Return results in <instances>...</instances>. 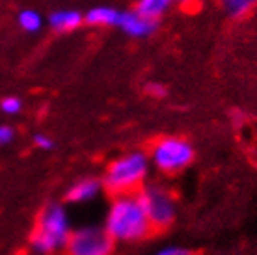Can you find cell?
<instances>
[{"label":"cell","mask_w":257,"mask_h":255,"mask_svg":"<svg viewBox=\"0 0 257 255\" xmlns=\"http://www.w3.org/2000/svg\"><path fill=\"white\" fill-rule=\"evenodd\" d=\"M148 91L153 97H164V95H166V88H164V86H161V84H149Z\"/></svg>","instance_id":"obj_18"},{"label":"cell","mask_w":257,"mask_h":255,"mask_svg":"<svg viewBox=\"0 0 257 255\" xmlns=\"http://www.w3.org/2000/svg\"><path fill=\"white\" fill-rule=\"evenodd\" d=\"M104 229L114 238V242L116 240L133 242V240H140L149 235V231L153 227L149 223L138 194L116 196L106 214Z\"/></svg>","instance_id":"obj_1"},{"label":"cell","mask_w":257,"mask_h":255,"mask_svg":"<svg viewBox=\"0 0 257 255\" xmlns=\"http://www.w3.org/2000/svg\"><path fill=\"white\" fill-rule=\"evenodd\" d=\"M121 12L110 6H97L84 15V23L91 26H117Z\"/></svg>","instance_id":"obj_10"},{"label":"cell","mask_w":257,"mask_h":255,"mask_svg":"<svg viewBox=\"0 0 257 255\" xmlns=\"http://www.w3.org/2000/svg\"><path fill=\"white\" fill-rule=\"evenodd\" d=\"M149 160L144 153L123 155L110 162L104 173L103 185L114 196L119 194H136L148 177Z\"/></svg>","instance_id":"obj_2"},{"label":"cell","mask_w":257,"mask_h":255,"mask_svg":"<svg viewBox=\"0 0 257 255\" xmlns=\"http://www.w3.org/2000/svg\"><path fill=\"white\" fill-rule=\"evenodd\" d=\"M224 10L233 17H244L255 6V0H220Z\"/></svg>","instance_id":"obj_13"},{"label":"cell","mask_w":257,"mask_h":255,"mask_svg":"<svg viewBox=\"0 0 257 255\" xmlns=\"http://www.w3.org/2000/svg\"><path fill=\"white\" fill-rule=\"evenodd\" d=\"M103 183L97 179H80L67 190V199L73 203H88L99 196Z\"/></svg>","instance_id":"obj_8"},{"label":"cell","mask_w":257,"mask_h":255,"mask_svg":"<svg viewBox=\"0 0 257 255\" xmlns=\"http://www.w3.org/2000/svg\"><path fill=\"white\" fill-rule=\"evenodd\" d=\"M117 26L131 38H148L157 30V21L140 12H121Z\"/></svg>","instance_id":"obj_7"},{"label":"cell","mask_w":257,"mask_h":255,"mask_svg":"<svg viewBox=\"0 0 257 255\" xmlns=\"http://www.w3.org/2000/svg\"><path fill=\"white\" fill-rule=\"evenodd\" d=\"M71 235L69 216L62 205H49L41 212L32 235V248L36 253L49 255L65 248Z\"/></svg>","instance_id":"obj_3"},{"label":"cell","mask_w":257,"mask_h":255,"mask_svg":"<svg viewBox=\"0 0 257 255\" xmlns=\"http://www.w3.org/2000/svg\"><path fill=\"white\" fill-rule=\"evenodd\" d=\"M114 238L104 227H80L71 231L65 249L67 255H110Z\"/></svg>","instance_id":"obj_6"},{"label":"cell","mask_w":257,"mask_h":255,"mask_svg":"<svg viewBox=\"0 0 257 255\" xmlns=\"http://www.w3.org/2000/svg\"><path fill=\"white\" fill-rule=\"evenodd\" d=\"M174 4V0H138L136 4V12L144 13L146 17L159 21L164 13L170 10V6Z\"/></svg>","instance_id":"obj_11"},{"label":"cell","mask_w":257,"mask_h":255,"mask_svg":"<svg viewBox=\"0 0 257 255\" xmlns=\"http://www.w3.org/2000/svg\"><path fill=\"white\" fill-rule=\"evenodd\" d=\"M185 253H187V249L177 248V246H166V248L159 249L155 255H185Z\"/></svg>","instance_id":"obj_17"},{"label":"cell","mask_w":257,"mask_h":255,"mask_svg":"<svg viewBox=\"0 0 257 255\" xmlns=\"http://www.w3.org/2000/svg\"><path fill=\"white\" fill-rule=\"evenodd\" d=\"M175 4H179V6H190V4H194L196 0H174Z\"/></svg>","instance_id":"obj_19"},{"label":"cell","mask_w":257,"mask_h":255,"mask_svg":"<svg viewBox=\"0 0 257 255\" xmlns=\"http://www.w3.org/2000/svg\"><path fill=\"white\" fill-rule=\"evenodd\" d=\"M34 146L47 151V149H52L54 142H52V138L51 136H47V134H36V136H34Z\"/></svg>","instance_id":"obj_15"},{"label":"cell","mask_w":257,"mask_h":255,"mask_svg":"<svg viewBox=\"0 0 257 255\" xmlns=\"http://www.w3.org/2000/svg\"><path fill=\"white\" fill-rule=\"evenodd\" d=\"M153 229H166L175 218L174 198L159 186H144L136 192Z\"/></svg>","instance_id":"obj_5"},{"label":"cell","mask_w":257,"mask_h":255,"mask_svg":"<svg viewBox=\"0 0 257 255\" xmlns=\"http://www.w3.org/2000/svg\"><path fill=\"white\" fill-rule=\"evenodd\" d=\"M255 2H257V0H255Z\"/></svg>","instance_id":"obj_21"},{"label":"cell","mask_w":257,"mask_h":255,"mask_svg":"<svg viewBox=\"0 0 257 255\" xmlns=\"http://www.w3.org/2000/svg\"><path fill=\"white\" fill-rule=\"evenodd\" d=\"M0 110L8 115H15L23 110V102H21L19 97H4L0 101Z\"/></svg>","instance_id":"obj_14"},{"label":"cell","mask_w":257,"mask_h":255,"mask_svg":"<svg viewBox=\"0 0 257 255\" xmlns=\"http://www.w3.org/2000/svg\"><path fill=\"white\" fill-rule=\"evenodd\" d=\"M15 138V131L10 125H0V147L8 146Z\"/></svg>","instance_id":"obj_16"},{"label":"cell","mask_w":257,"mask_h":255,"mask_svg":"<svg viewBox=\"0 0 257 255\" xmlns=\"http://www.w3.org/2000/svg\"><path fill=\"white\" fill-rule=\"evenodd\" d=\"M17 23L19 26L28 34H36L41 30V26H43V19H41V15H39L36 10H23L19 13V17H17Z\"/></svg>","instance_id":"obj_12"},{"label":"cell","mask_w":257,"mask_h":255,"mask_svg":"<svg viewBox=\"0 0 257 255\" xmlns=\"http://www.w3.org/2000/svg\"><path fill=\"white\" fill-rule=\"evenodd\" d=\"M84 23V15L77 10H58L49 17V25L54 32H73Z\"/></svg>","instance_id":"obj_9"},{"label":"cell","mask_w":257,"mask_h":255,"mask_svg":"<svg viewBox=\"0 0 257 255\" xmlns=\"http://www.w3.org/2000/svg\"><path fill=\"white\" fill-rule=\"evenodd\" d=\"M151 160L161 172L177 173L194 160V149L183 138H162L151 149Z\"/></svg>","instance_id":"obj_4"},{"label":"cell","mask_w":257,"mask_h":255,"mask_svg":"<svg viewBox=\"0 0 257 255\" xmlns=\"http://www.w3.org/2000/svg\"><path fill=\"white\" fill-rule=\"evenodd\" d=\"M185 255H194V253H188V251H187V253H185Z\"/></svg>","instance_id":"obj_20"}]
</instances>
